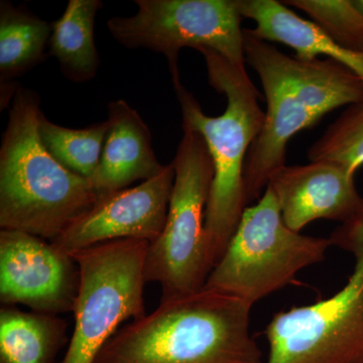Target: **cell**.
Returning a JSON list of instances; mask_svg holds the SVG:
<instances>
[{"mask_svg":"<svg viewBox=\"0 0 363 363\" xmlns=\"http://www.w3.org/2000/svg\"><path fill=\"white\" fill-rule=\"evenodd\" d=\"M245 60L259 74L267 99L264 123L247 157V207L264 194L272 172L286 164L294 135L316 125L339 107L363 101V82L332 59L288 56L276 45L243 30Z\"/></svg>","mask_w":363,"mask_h":363,"instance_id":"1","label":"cell"},{"mask_svg":"<svg viewBox=\"0 0 363 363\" xmlns=\"http://www.w3.org/2000/svg\"><path fill=\"white\" fill-rule=\"evenodd\" d=\"M252 306L203 288L119 328L93 363H264Z\"/></svg>","mask_w":363,"mask_h":363,"instance_id":"2","label":"cell"},{"mask_svg":"<svg viewBox=\"0 0 363 363\" xmlns=\"http://www.w3.org/2000/svg\"><path fill=\"white\" fill-rule=\"evenodd\" d=\"M40 99L18 87L0 147V227L52 241L97 204L90 180L45 150L39 135Z\"/></svg>","mask_w":363,"mask_h":363,"instance_id":"3","label":"cell"},{"mask_svg":"<svg viewBox=\"0 0 363 363\" xmlns=\"http://www.w3.org/2000/svg\"><path fill=\"white\" fill-rule=\"evenodd\" d=\"M206 64L208 80L227 98L225 111L212 117L203 111L182 80L173 82L182 112V128L200 133L213 162L214 176L205 211V245L211 272L225 252L247 204L245 172L250 147L259 135L266 112L259 92L248 76L216 52L198 50Z\"/></svg>","mask_w":363,"mask_h":363,"instance_id":"4","label":"cell"},{"mask_svg":"<svg viewBox=\"0 0 363 363\" xmlns=\"http://www.w3.org/2000/svg\"><path fill=\"white\" fill-rule=\"evenodd\" d=\"M329 240L354 259L350 278L330 297L272 316L264 331L266 363H363V196Z\"/></svg>","mask_w":363,"mask_h":363,"instance_id":"5","label":"cell"},{"mask_svg":"<svg viewBox=\"0 0 363 363\" xmlns=\"http://www.w3.org/2000/svg\"><path fill=\"white\" fill-rule=\"evenodd\" d=\"M329 238L303 235L286 225L274 191L267 186L245 208L225 252L204 288L252 306L295 283L303 269L326 259Z\"/></svg>","mask_w":363,"mask_h":363,"instance_id":"6","label":"cell"},{"mask_svg":"<svg viewBox=\"0 0 363 363\" xmlns=\"http://www.w3.org/2000/svg\"><path fill=\"white\" fill-rule=\"evenodd\" d=\"M183 131L172 162L175 181L168 217L145 259V281L160 284L161 302L202 290L210 274L204 224L213 162L202 135Z\"/></svg>","mask_w":363,"mask_h":363,"instance_id":"7","label":"cell"},{"mask_svg":"<svg viewBox=\"0 0 363 363\" xmlns=\"http://www.w3.org/2000/svg\"><path fill=\"white\" fill-rule=\"evenodd\" d=\"M147 240H117L71 255L80 283L73 333L62 363H93L126 320L145 317L143 290Z\"/></svg>","mask_w":363,"mask_h":363,"instance_id":"8","label":"cell"},{"mask_svg":"<svg viewBox=\"0 0 363 363\" xmlns=\"http://www.w3.org/2000/svg\"><path fill=\"white\" fill-rule=\"evenodd\" d=\"M133 16L107 21L112 38L128 49H149L168 60L173 82L181 80L179 52L207 48L247 71L243 30L236 0H135Z\"/></svg>","mask_w":363,"mask_h":363,"instance_id":"9","label":"cell"},{"mask_svg":"<svg viewBox=\"0 0 363 363\" xmlns=\"http://www.w3.org/2000/svg\"><path fill=\"white\" fill-rule=\"evenodd\" d=\"M78 264L43 238L21 231H0V302L33 312H73L79 291Z\"/></svg>","mask_w":363,"mask_h":363,"instance_id":"10","label":"cell"},{"mask_svg":"<svg viewBox=\"0 0 363 363\" xmlns=\"http://www.w3.org/2000/svg\"><path fill=\"white\" fill-rule=\"evenodd\" d=\"M174 181L175 171L169 164L150 180L105 196L52 245L72 255L107 241L130 238L154 242L166 224Z\"/></svg>","mask_w":363,"mask_h":363,"instance_id":"11","label":"cell"},{"mask_svg":"<svg viewBox=\"0 0 363 363\" xmlns=\"http://www.w3.org/2000/svg\"><path fill=\"white\" fill-rule=\"evenodd\" d=\"M354 176L337 162H310L277 169L267 186L276 195L286 225L300 233L318 219L341 224L355 214L362 197Z\"/></svg>","mask_w":363,"mask_h":363,"instance_id":"12","label":"cell"},{"mask_svg":"<svg viewBox=\"0 0 363 363\" xmlns=\"http://www.w3.org/2000/svg\"><path fill=\"white\" fill-rule=\"evenodd\" d=\"M107 111L108 130L99 167L91 180L99 199L136 181L150 180L167 167L157 161L149 126L135 109L119 99L109 102Z\"/></svg>","mask_w":363,"mask_h":363,"instance_id":"13","label":"cell"},{"mask_svg":"<svg viewBox=\"0 0 363 363\" xmlns=\"http://www.w3.org/2000/svg\"><path fill=\"white\" fill-rule=\"evenodd\" d=\"M242 18L255 23L250 32L259 40L281 43L295 50L296 57L314 60L328 57L347 67L363 82V52L337 44L314 21H306L277 0H236Z\"/></svg>","mask_w":363,"mask_h":363,"instance_id":"14","label":"cell"},{"mask_svg":"<svg viewBox=\"0 0 363 363\" xmlns=\"http://www.w3.org/2000/svg\"><path fill=\"white\" fill-rule=\"evenodd\" d=\"M52 23L35 16L26 6L0 2V105L9 108L25 75L49 57L47 48Z\"/></svg>","mask_w":363,"mask_h":363,"instance_id":"15","label":"cell"},{"mask_svg":"<svg viewBox=\"0 0 363 363\" xmlns=\"http://www.w3.org/2000/svg\"><path fill=\"white\" fill-rule=\"evenodd\" d=\"M67 342V323L58 315L0 309V363H54Z\"/></svg>","mask_w":363,"mask_h":363,"instance_id":"16","label":"cell"},{"mask_svg":"<svg viewBox=\"0 0 363 363\" xmlns=\"http://www.w3.org/2000/svg\"><path fill=\"white\" fill-rule=\"evenodd\" d=\"M101 7L100 0H70L61 18L52 21L49 56L58 60L62 73L72 82L92 80L99 69L94 26Z\"/></svg>","mask_w":363,"mask_h":363,"instance_id":"17","label":"cell"},{"mask_svg":"<svg viewBox=\"0 0 363 363\" xmlns=\"http://www.w3.org/2000/svg\"><path fill=\"white\" fill-rule=\"evenodd\" d=\"M38 128L45 150L57 161L88 180L94 178L101 159L108 121L73 130L52 123L40 112Z\"/></svg>","mask_w":363,"mask_h":363,"instance_id":"18","label":"cell"},{"mask_svg":"<svg viewBox=\"0 0 363 363\" xmlns=\"http://www.w3.org/2000/svg\"><path fill=\"white\" fill-rule=\"evenodd\" d=\"M308 157L337 162L355 175L363 166V101L347 106L313 143Z\"/></svg>","mask_w":363,"mask_h":363,"instance_id":"19","label":"cell"},{"mask_svg":"<svg viewBox=\"0 0 363 363\" xmlns=\"http://www.w3.org/2000/svg\"><path fill=\"white\" fill-rule=\"evenodd\" d=\"M307 13L329 37L350 51L363 52V16L351 0H286Z\"/></svg>","mask_w":363,"mask_h":363,"instance_id":"20","label":"cell"},{"mask_svg":"<svg viewBox=\"0 0 363 363\" xmlns=\"http://www.w3.org/2000/svg\"><path fill=\"white\" fill-rule=\"evenodd\" d=\"M355 9L363 16V0H351Z\"/></svg>","mask_w":363,"mask_h":363,"instance_id":"21","label":"cell"}]
</instances>
